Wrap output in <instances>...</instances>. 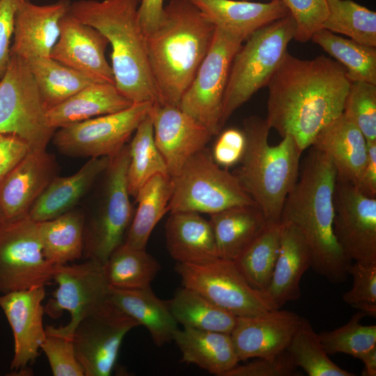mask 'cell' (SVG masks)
Segmentation results:
<instances>
[{
  "label": "cell",
  "instance_id": "cell-6",
  "mask_svg": "<svg viewBox=\"0 0 376 376\" xmlns=\"http://www.w3.org/2000/svg\"><path fill=\"white\" fill-rule=\"evenodd\" d=\"M296 24L289 13L250 36L235 54L224 99L221 125L258 91L267 86L294 39Z\"/></svg>",
  "mask_w": 376,
  "mask_h": 376
},
{
  "label": "cell",
  "instance_id": "cell-2",
  "mask_svg": "<svg viewBox=\"0 0 376 376\" xmlns=\"http://www.w3.org/2000/svg\"><path fill=\"white\" fill-rule=\"evenodd\" d=\"M310 148L284 202L281 222L293 224L304 236L313 271L331 283H340L347 280L352 261L342 251L334 233L336 171L326 155Z\"/></svg>",
  "mask_w": 376,
  "mask_h": 376
},
{
  "label": "cell",
  "instance_id": "cell-25",
  "mask_svg": "<svg viewBox=\"0 0 376 376\" xmlns=\"http://www.w3.org/2000/svg\"><path fill=\"white\" fill-rule=\"evenodd\" d=\"M282 226L278 257L266 295L278 309L301 297L300 281L311 266L310 247L304 236L293 224Z\"/></svg>",
  "mask_w": 376,
  "mask_h": 376
},
{
  "label": "cell",
  "instance_id": "cell-1",
  "mask_svg": "<svg viewBox=\"0 0 376 376\" xmlns=\"http://www.w3.org/2000/svg\"><path fill=\"white\" fill-rule=\"evenodd\" d=\"M351 81L338 62L321 55L304 60L288 52L267 86L265 120L304 152L319 132L343 113Z\"/></svg>",
  "mask_w": 376,
  "mask_h": 376
},
{
  "label": "cell",
  "instance_id": "cell-18",
  "mask_svg": "<svg viewBox=\"0 0 376 376\" xmlns=\"http://www.w3.org/2000/svg\"><path fill=\"white\" fill-rule=\"evenodd\" d=\"M59 36L50 56L95 82L115 85L111 66L105 57L106 37L68 12L59 22Z\"/></svg>",
  "mask_w": 376,
  "mask_h": 376
},
{
  "label": "cell",
  "instance_id": "cell-26",
  "mask_svg": "<svg viewBox=\"0 0 376 376\" xmlns=\"http://www.w3.org/2000/svg\"><path fill=\"white\" fill-rule=\"evenodd\" d=\"M165 233L168 251L177 263L202 265L219 258L210 222L199 213L170 212Z\"/></svg>",
  "mask_w": 376,
  "mask_h": 376
},
{
  "label": "cell",
  "instance_id": "cell-13",
  "mask_svg": "<svg viewBox=\"0 0 376 376\" xmlns=\"http://www.w3.org/2000/svg\"><path fill=\"white\" fill-rule=\"evenodd\" d=\"M54 269L43 252L38 222L27 217L0 228V293L45 286Z\"/></svg>",
  "mask_w": 376,
  "mask_h": 376
},
{
  "label": "cell",
  "instance_id": "cell-54",
  "mask_svg": "<svg viewBox=\"0 0 376 376\" xmlns=\"http://www.w3.org/2000/svg\"><path fill=\"white\" fill-rule=\"evenodd\" d=\"M269 1H270V0H269Z\"/></svg>",
  "mask_w": 376,
  "mask_h": 376
},
{
  "label": "cell",
  "instance_id": "cell-46",
  "mask_svg": "<svg viewBox=\"0 0 376 376\" xmlns=\"http://www.w3.org/2000/svg\"><path fill=\"white\" fill-rule=\"evenodd\" d=\"M296 24L294 39L306 42L322 29L328 10L326 0H282Z\"/></svg>",
  "mask_w": 376,
  "mask_h": 376
},
{
  "label": "cell",
  "instance_id": "cell-28",
  "mask_svg": "<svg viewBox=\"0 0 376 376\" xmlns=\"http://www.w3.org/2000/svg\"><path fill=\"white\" fill-rule=\"evenodd\" d=\"M109 301L150 333L154 343L162 347L173 340L178 329L166 301L159 299L150 287L120 289L110 287Z\"/></svg>",
  "mask_w": 376,
  "mask_h": 376
},
{
  "label": "cell",
  "instance_id": "cell-27",
  "mask_svg": "<svg viewBox=\"0 0 376 376\" xmlns=\"http://www.w3.org/2000/svg\"><path fill=\"white\" fill-rule=\"evenodd\" d=\"M111 157H91L73 175L56 176L33 204L29 217L40 222L72 210L98 177L105 172Z\"/></svg>",
  "mask_w": 376,
  "mask_h": 376
},
{
  "label": "cell",
  "instance_id": "cell-51",
  "mask_svg": "<svg viewBox=\"0 0 376 376\" xmlns=\"http://www.w3.org/2000/svg\"><path fill=\"white\" fill-rule=\"evenodd\" d=\"M366 164L354 187L363 195L376 198V141H367Z\"/></svg>",
  "mask_w": 376,
  "mask_h": 376
},
{
  "label": "cell",
  "instance_id": "cell-15",
  "mask_svg": "<svg viewBox=\"0 0 376 376\" xmlns=\"http://www.w3.org/2000/svg\"><path fill=\"white\" fill-rule=\"evenodd\" d=\"M53 280L58 287L54 299L45 307V312L52 318H59L63 311L69 312V322L58 329L72 337L80 320L108 300L110 286L103 265L93 260L55 265Z\"/></svg>",
  "mask_w": 376,
  "mask_h": 376
},
{
  "label": "cell",
  "instance_id": "cell-31",
  "mask_svg": "<svg viewBox=\"0 0 376 376\" xmlns=\"http://www.w3.org/2000/svg\"><path fill=\"white\" fill-rule=\"evenodd\" d=\"M219 258L235 261L267 227L256 205L233 207L210 215Z\"/></svg>",
  "mask_w": 376,
  "mask_h": 376
},
{
  "label": "cell",
  "instance_id": "cell-3",
  "mask_svg": "<svg viewBox=\"0 0 376 376\" xmlns=\"http://www.w3.org/2000/svg\"><path fill=\"white\" fill-rule=\"evenodd\" d=\"M215 26L189 0H171L146 36L150 68L163 104L179 107L210 49Z\"/></svg>",
  "mask_w": 376,
  "mask_h": 376
},
{
  "label": "cell",
  "instance_id": "cell-42",
  "mask_svg": "<svg viewBox=\"0 0 376 376\" xmlns=\"http://www.w3.org/2000/svg\"><path fill=\"white\" fill-rule=\"evenodd\" d=\"M366 315L359 311L344 325L319 334L322 346L329 354H347L355 358L376 347V325H363Z\"/></svg>",
  "mask_w": 376,
  "mask_h": 376
},
{
  "label": "cell",
  "instance_id": "cell-53",
  "mask_svg": "<svg viewBox=\"0 0 376 376\" xmlns=\"http://www.w3.org/2000/svg\"><path fill=\"white\" fill-rule=\"evenodd\" d=\"M364 368L361 373L363 376L376 375V347L361 354L359 358Z\"/></svg>",
  "mask_w": 376,
  "mask_h": 376
},
{
  "label": "cell",
  "instance_id": "cell-17",
  "mask_svg": "<svg viewBox=\"0 0 376 376\" xmlns=\"http://www.w3.org/2000/svg\"><path fill=\"white\" fill-rule=\"evenodd\" d=\"M57 172L56 162L46 149L31 150L0 180V228L29 217Z\"/></svg>",
  "mask_w": 376,
  "mask_h": 376
},
{
  "label": "cell",
  "instance_id": "cell-23",
  "mask_svg": "<svg viewBox=\"0 0 376 376\" xmlns=\"http://www.w3.org/2000/svg\"><path fill=\"white\" fill-rule=\"evenodd\" d=\"M217 28L245 41L261 28L288 15L282 0L267 3L233 0H189Z\"/></svg>",
  "mask_w": 376,
  "mask_h": 376
},
{
  "label": "cell",
  "instance_id": "cell-29",
  "mask_svg": "<svg viewBox=\"0 0 376 376\" xmlns=\"http://www.w3.org/2000/svg\"><path fill=\"white\" fill-rule=\"evenodd\" d=\"M132 104L116 85L95 82L47 109V118L49 126L56 130L73 123L124 110Z\"/></svg>",
  "mask_w": 376,
  "mask_h": 376
},
{
  "label": "cell",
  "instance_id": "cell-21",
  "mask_svg": "<svg viewBox=\"0 0 376 376\" xmlns=\"http://www.w3.org/2000/svg\"><path fill=\"white\" fill-rule=\"evenodd\" d=\"M301 318L281 308L237 317L230 336L240 361L273 357L286 350Z\"/></svg>",
  "mask_w": 376,
  "mask_h": 376
},
{
  "label": "cell",
  "instance_id": "cell-8",
  "mask_svg": "<svg viewBox=\"0 0 376 376\" xmlns=\"http://www.w3.org/2000/svg\"><path fill=\"white\" fill-rule=\"evenodd\" d=\"M129 162V145L125 144L111 157L104 172L100 206L88 220L84 218V260H93L104 265L125 242L134 214L127 185Z\"/></svg>",
  "mask_w": 376,
  "mask_h": 376
},
{
  "label": "cell",
  "instance_id": "cell-50",
  "mask_svg": "<svg viewBox=\"0 0 376 376\" xmlns=\"http://www.w3.org/2000/svg\"><path fill=\"white\" fill-rule=\"evenodd\" d=\"M31 150L29 144L20 137L13 134L0 133V180Z\"/></svg>",
  "mask_w": 376,
  "mask_h": 376
},
{
  "label": "cell",
  "instance_id": "cell-36",
  "mask_svg": "<svg viewBox=\"0 0 376 376\" xmlns=\"http://www.w3.org/2000/svg\"><path fill=\"white\" fill-rule=\"evenodd\" d=\"M103 268L110 287L142 289L150 287L161 267L146 249L130 248L123 243L110 255Z\"/></svg>",
  "mask_w": 376,
  "mask_h": 376
},
{
  "label": "cell",
  "instance_id": "cell-33",
  "mask_svg": "<svg viewBox=\"0 0 376 376\" xmlns=\"http://www.w3.org/2000/svg\"><path fill=\"white\" fill-rule=\"evenodd\" d=\"M166 302L176 322L183 327L230 334L236 324L237 316L185 286Z\"/></svg>",
  "mask_w": 376,
  "mask_h": 376
},
{
  "label": "cell",
  "instance_id": "cell-47",
  "mask_svg": "<svg viewBox=\"0 0 376 376\" xmlns=\"http://www.w3.org/2000/svg\"><path fill=\"white\" fill-rule=\"evenodd\" d=\"M297 375H300L298 368L286 350L273 357L257 358L256 360L244 365L237 364L224 375V376Z\"/></svg>",
  "mask_w": 376,
  "mask_h": 376
},
{
  "label": "cell",
  "instance_id": "cell-45",
  "mask_svg": "<svg viewBox=\"0 0 376 376\" xmlns=\"http://www.w3.org/2000/svg\"><path fill=\"white\" fill-rule=\"evenodd\" d=\"M348 274L353 278L350 290L343 295L344 302L363 313L376 317V263L352 262Z\"/></svg>",
  "mask_w": 376,
  "mask_h": 376
},
{
  "label": "cell",
  "instance_id": "cell-39",
  "mask_svg": "<svg viewBox=\"0 0 376 376\" xmlns=\"http://www.w3.org/2000/svg\"><path fill=\"white\" fill-rule=\"evenodd\" d=\"M281 224L267 226L265 230L234 261L249 283L265 292L278 257Z\"/></svg>",
  "mask_w": 376,
  "mask_h": 376
},
{
  "label": "cell",
  "instance_id": "cell-7",
  "mask_svg": "<svg viewBox=\"0 0 376 376\" xmlns=\"http://www.w3.org/2000/svg\"><path fill=\"white\" fill-rule=\"evenodd\" d=\"M173 180L170 212L211 215L233 207L256 205L235 175L219 166L206 148L191 157Z\"/></svg>",
  "mask_w": 376,
  "mask_h": 376
},
{
  "label": "cell",
  "instance_id": "cell-52",
  "mask_svg": "<svg viewBox=\"0 0 376 376\" xmlns=\"http://www.w3.org/2000/svg\"><path fill=\"white\" fill-rule=\"evenodd\" d=\"M164 0H141L138 13L141 26L146 36L159 24L163 10Z\"/></svg>",
  "mask_w": 376,
  "mask_h": 376
},
{
  "label": "cell",
  "instance_id": "cell-5",
  "mask_svg": "<svg viewBox=\"0 0 376 376\" xmlns=\"http://www.w3.org/2000/svg\"><path fill=\"white\" fill-rule=\"evenodd\" d=\"M270 130L265 118L253 116L244 120L245 150L233 172L263 214L267 226L281 223L284 202L299 178L303 153L288 135L271 145Z\"/></svg>",
  "mask_w": 376,
  "mask_h": 376
},
{
  "label": "cell",
  "instance_id": "cell-34",
  "mask_svg": "<svg viewBox=\"0 0 376 376\" xmlns=\"http://www.w3.org/2000/svg\"><path fill=\"white\" fill-rule=\"evenodd\" d=\"M84 215L70 210L38 222L44 254L53 265L67 264L83 257Z\"/></svg>",
  "mask_w": 376,
  "mask_h": 376
},
{
  "label": "cell",
  "instance_id": "cell-20",
  "mask_svg": "<svg viewBox=\"0 0 376 376\" xmlns=\"http://www.w3.org/2000/svg\"><path fill=\"white\" fill-rule=\"evenodd\" d=\"M150 115L155 144L173 178L191 157L205 148L212 135L176 106L154 104Z\"/></svg>",
  "mask_w": 376,
  "mask_h": 376
},
{
  "label": "cell",
  "instance_id": "cell-44",
  "mask_svg": "<svg viewBox=\"0 0 376 376\" xmlns=\"http://www.w3.org/2000/svg\"><path fill=\"white\" fill-rule=\"evenodd\" d=\"M54 376H84V369L75 351L72 337L62 333L58 327L47 326L41 348Z\"/></svg>",
  "mask_w": 376,
  "mask_h": 376
},
{
  "label": "cell",
  "instance_id": "cell-9",
  "mask_svg": "<svg viewBox=\"0 0 376 376\" xmlns=\"http://www.w3.org/2000/svg\"><path fill=\"white\" fill-rule=\"evenodd\" d=\"M26 59L10 54L0 81V133L15 134L31 150L46 149L55 132Z\"/></svg>",
  "mask_w": 376,
  "mask_h": 376
},
{
  "label": "cell",
  "instance_id": "cell-30",
  "mask_svg": "<svg viewBox=\"0 0 376 376\" xmlns=\"http://www.w3.org/2000/svg\"><path fill=\"white\" fill-rule=\"evenodd\" d=\"M173 340L180 350L182 362L211 374L224 376L240 361L229 334L183 327L175 331Z\"/></svg>",
  "mask_w": 376,
  "mask_h": 376
},
{
  "label": "cell",
  "instance_id": "cell-41",
  "mask_svg": "<svg viewBox=\"0 0 376 376\" xmlns=\"http://www.w3.org/2000/svg\"><path fill=\"white\" fill-rule=\"evenodd\" d=\"M286 351L296 366L302 368L308 376L356 375L331 360L322 346L319 334L304 318H301Z\"/></svg>",
  "mask_w": 376,
  "mask_h": 376
},
{
  "label": "cell",
  "instance_id": "cell-43",
  "mask_svg": "<svg viewBox=\"0 0 376 376\" xmlns=\"http://www.w3.org/2000/svg\"><path fill=\"white\" fill-rule=\"evenodd\" d=\"M343 113L357 126L367 141H376V85L351 81Z\"/></svg>",
  "mask_w": 376,
  "mask_h": 376
},
{
  "label": "cell",
  "instance_id": "cell-14",
  "mask_svg": "<svg viewBox=\"0 0 376 376\" xmlns=\"http://www.w3.org/2000/svg\"><path fill=\"white\" fill-rule=\"evenodd\" d=\"M137 326L109 299L81 319L72 341L84 376L110 375L123 338Z\"/></svg>",
  "mask_w": 376,
  "mask_h": 376
},
{
  "label": "cell",
  "instance_id": "cell-35",
  "mask_svg": "<svg viewBox=\"0 0 376 376\" xmlns=\"http://www.w3.org/2000/svg\"><path fill=\"white\" fill-rule=\"evenodd\" d=\"M26 61L47 109L95 82L51 57H34Z\"/></svg>",
  "mask_w": 376,
  "mask_h": 376
},
{
  "label": "cell",
  "instance_id": "cell-16",
  "mask_svg": "<svg viewBox=\"0 0 376 376\" xmlns=\"http://www.w3.org/2000/svg\"><path fill=\"white\" fill-rule=\"evenodd\" d=\"M334 233L342 251L352 262L375 263L376 198L336 180Z\"/></svg>",
  "mask_w": 376,
  "mask_h": 376
},
{
  "label": "cell",
  "instance_id": "cell-48",
  "mask_svg": "<svg viewBox=\"0 0 376 376\" xmlns=\"http://www.w3.org/2000/svg\"><path fill=\"white\" fill-rule=\"evenodd\" d=\"M245 146L246 137L243 130L229 128L218 137L211 153L219 166L228 168L240 162Z\"/></svg>",
  "mask_w": 376,
  "mask_h": 376
},
{
  "label": "cell",
  "instance_id": "cell-49",
  "mask_svg": "<svg viewBox=\"0 0 376 376\" xmlns=\"http://www.w3.org/2000/svg\"><path fill=\"white\" fill-rule=\"evenodd\" d=\"M20 0H0V81L10 57V38L13 36L15 16Z\"/></svg>",
  "mask_w": 376,
  "mask_h": 376
},
{
  "label": "cell",
  "instance_id": "cell-11",
  "mask_svg": "<svg viewBox=\"0 0 376 376\" xmlns=\"http://www.w3.org/2000/svg\"><path fill=\"white\" fill-rule=\"evenodd\" d=\"M182 286L191 288L237 317L278 309L265 292L253 288L234 261L217 258L202 265L177 263Z\"/></svg>",
  "mask_w": 376,
  "mask_h": 376
},
{
  "label": "cell",
  "instance_id": "cell-24",
  "mask_svg": "<svg viewBox=\"0 0 376 376\" xmlns=\"http://www.w3.org/2000/svg\"><path fill=\"white\" fill-rule=\"evenodd\" d=\"M311 146L330 159L338 180L357 184L367 160L368 143L361 130L343 113L319 132Z\"/></svg>",
  "mask_w": 376,
  "mask_h": 376
},
{
  "label": "cell",
  "instance_id": "cell-38",
  "mask_svg": "<svg viewBox=\"0 0 376 376\" xmlns=\"http://www.w3.org/2000/svg\"><path fill=\"white\" fill-rule=\"evenodd\" d=\"M128 145V191L130 196L136 198L142 186L152 176L169 175L165 161L155 142L150 111L139 124Z\"/></svg>",
  "mask_w": 376,
  "mask_h": 376
},
{
  "label": "cell",
  "instance_id": "cell-12",
  "mask_svg": "<svg viewBox=\"0 0 376 376\" xmlns=\"http://www.w3.org/2000/svg\"><path fill=\"white\" fill-rule=\"evenodd\" d=\"M153 104L133 103L124 110L58 128L52 136L53 143L68 156L111 157L125 145Z\"/></svg>",
  "mask_w": 376,
  "mask_h": 376
},
{
  "label": "cell",
  "instance_id": "cell-40",
  "mask_svg": "<svg viewBox=\"0 0 376 376\" xmlns=\"http://www.w3.org/2000/svg\"><path fill=\"white\" fill-rule=\"evenodd\" d=\"M328 13L322 29L376 47V13L352 0H326Z\"/></svg>",
  "mask_w": 376,
  "mask_h": 376
},
{
  "label": "cell",
  "instance_id": "cell-37",
  "mask_svg": "<svg viewBox=\"0 0 376 376\" xmlns=\"http://www.w3.org/2000/svg\"><path fill=\"white\" fill-rule=\"evenodd\" d=\"M345 69L350 81L376 85V47L336 35L324 29L311 38Z\"/></svg>",
  "mask_w": 376,
  "mask_h": 376
},
{
  "label": "cell",
  "instance_id": "cell-4",
  "mask_svg": "<svg viewBox=\"0 0 376 376\" xmlns=\"http://www.w3.org/2000/svg\"><path fill=\"white\" fill-rule=\"evenodd\" d=\"M139 0H79L68 13L102 33L111 44L115 85L133 103L163 104L141 26Z\"/></svg>",
  "mask_w": 376,
  "mask_h": 376
},
{
  "label": "cell",
  "instance_id": "cell-19",
  "mask_svg": "<svg viewBox=\"0 0 376 376\" xmlns=\"http://www.w3.org/2000/svg\"><path fill=\"white\" fill-rule=\"evenodd\" d=\"M45 286L12 291L0 296V307L11 327L14 337V355L10 369L26 373L34 362L45 338L43 327Z\"/></svg>",
  "mask_w": 376,
  "mask_h": 376
},
{
  "label": "cell",
  "instance_id": "cell-32",
  "mask_svg": "<svg viewBox=\"0 0 376 376\" xmlns=\"http://www.w3.org/2000/svg\"><path fill=\"white\" fill-rule=\"evenodd\" d=\"M173 180L169 175L157 174L140 189L138 207L124 244L133 249H146L149 237L157 223L169 211Z\"/></svg>",
  "mask_w": 376,
  "mask_h": 376
},
{
  "label": "cell",
  "instance_id": "cell-22",
  "mask_svg": "<svg viewBox=\"0 0 376 376\" xmlns=\"http://www.w3.org/2000/svg\"><path fill=\"white\" fill-rule=\"evenodd\" d=\"M70 1L43 6L20 0L15 16L14 40L10 54L26 60L49 57L60 33L59 22L68 12Z\"/></svg>",
  "mask_w": 376,
  "mask_h": 376
},
{
  "label": "cell",
  "instance_id": "cell-10",
  "mask_svg": "<svg viewBox=\"0 0 376 376\" xmlns=\"http://www.w3.org/2000/svg\"><path fill=\"white\" fill-rule=\"evenodd\" d=\"M243 42L238 36L215 27L210 49L179 104L182 111L205 127L212 136L223 127V99L230 69Z\"/></svg>",
  "mask_w": 376,
  "mask_h": 376
}]
</instances>
